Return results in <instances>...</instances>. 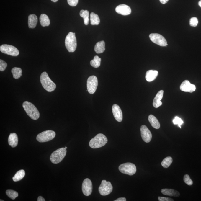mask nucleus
Listing matches in <instances>:
<instances>
[{"label": "nucleus", "instance_id": "f257e3e1", "mask_svg": "<svg viewBox=\"0 0 201 201\" xmlns=\"http://www.w3.org/2000/svg\"><path fill=\"white\" fill-rule=\"evenodd\" d=\"M22 107L27 115L31 119L37 120L39 119L40 114L36 107L31 102L25 101L22 104Z\"/></svg>", "mask_w": 201, "mask_h": 201}, {"label": "nucleus", "instance_id": "f03ea898", "mask_svg": "<svg viewBox=\"0 0 201 201\" xmlns=\"http://www.w3.org/2000/svg\"><path fill=\"white\" fill-rule=\"evenodd\" d=\"M40 82L43 87L48 92H53L56 88V85L50 79L46 72H43L41 73Z\"/></svg>", "mask_w": 201, "mask_h": 201}, {"label": "nucleus", "instance_id": "7ed1b4c3", "mask_svg": "<svg viewBox=\"0 0 201 201\" xmlns=\"http://www.w3.org/2000/svg\"><path fill=\"white\" fill-rule=\"evenodd\" d=\"M108 142L107 138L102 133L97 134L96 136L90 141L89 145L93 149L102 147L104 146Z\"/></svg>", "mask_w": 201, "mask_h": 201}, {"label": "nucleus", "instance_id": "20e7f679", "mask_svg": "<svg viewBox=\"0 0 201 201\" xmlns=\"http://www.w3.org/2000/svg\"><path fill=\"white\" fill-rule=\"evenodd\" d=\"M66 48L69 52H74L77 48V41L75 33L70 32L65 38Z\"/></svg>", "mask_w": 201, "mask_h": 201}, {"label": "nucleus", "instance_id": "39448f33", "mask_svg": "<svg viewBox=\"0 0 201 201\" xmlns=\"http://www.w3.org/2000/svg\"><path fill=\"white\" fill-rule=\"evenodd\" d=\"M67 151L65 148H60L53 152L50 156V160L52 163L57 164L63 160L66 155Z\"/></svg>", "mask_w": 201, "mask_h": 201}, {"label": "nucleus", "instance_id": "423d86ee", "mask_svg": "<svg viewBox=\"0 0 201 201\" xmlns=\"http://www.w3.org/2000/svg\"><path fill=\"white\" fill-rule=\"evenodd\" d=\"M119 169L122 173L129 175H133L136 172V165L130 162L122 164L120 165Z\"/></svg>", "mask_w": 201, "mask_h": 201}, {"label": "nucleus", "instance_id": "0eeeda50", "mask_svg": "<svg viewBox=\"0 0 201 201\" xmlns=\"http://www.w3.org/2000/svg\"><path fill=\"white\" fill-rule=\"evenodd\" d=\"M55 133L53 131H45L38 134L36 139L38 142L41 143L48 142L53 139L55 138Z\"/></svg>", "mask_w": 201, "mask_h": 201}, {"label": "nucleus", "instance_id": "6e6552de", "mask_svg": "<svg viewBox=\"0 0 201 201\" xmlns=\"http://www.w3.org/2000/svg\"><path fill=\"white\" fill-rule=\"evenodd\" d=\"M0 51L2 53L10 55L12 56H17L19 52L17 48L12 45H3L0 46Z\"/></svg>", "mask_w": 201, "mask_h": 201}, {"label": "nucleus", "instance_id": "1a4fd4ad", "mask_svg": "<svg viewBox=\"0 0 201 201\" xmlns=\"http://www.w3.org/2000/svg\"><path fill=\"white\" fill-rule=\"evenodd\" d=\"M113 189L111 182H107L105 180L102 181V183L99 187V192L101 195L103 196H107L112 192Z\"/></svg>", "mask_w": 201, "mask_h": 201}, {"label": "nucleus", "instance_id": "9d476101", "mask_svg": "<svg viewBox=\"0 0 201 201\" xmlns=\"http://www.w3.org/2000/svg\"><path fill=\"white\" fill-rule=\"evenodd\" d=\"M98 85L97 78L95 76H91L88 78L87 81V88L89 93L93 94L96 91Z\"/></svg>", "mask_w": 201, "mask_h": 201}, {"label": "nucleus", "instance_id": "9b49d317", "mask_svg": "<svg viewBox=\"0 0 201 201\" xmlns=\"http://www.w3.org/2000/svg\"><path fill=\"white\" fill-rule=\"evenodd\" d=\"M150 39L154 43L161 46H166L168 45L165 38L162 35L156 33L151 34L149 35Z\"/></svg>", "mask_w": 201, "mask_h": 201}, {"label": "nucleus", "instance_id": "f8f14e48", "mask_svg": "<svg viewBox=\"0 0 201 201\" xmlns=\"http://www.w3.org/2000/svg\"><path fill=\"white\" fill-rule=\"evenodd\" d=\"M83 193L85 196H90L92 191V184L91 180L89 179H86L84 180L82 184Z\"/></svg>", "mask_w": 201, "mask_h": 201}, {"label": "nucleus", "instance_id": "ddd939ff", "mask_svg": "<svg viewBox=\"0 0 201 201\" xmlns=\"http://www.w3.org/2000/svg\"><path fill=\"white\" fill-rule=\"evenodd\" d=\"M140 132L143 140L146 143L150 142L152 138V134L146 125H143L141 126Z\"/></svg>", "mask_w": 201, "mask_h": 201}, {"label": "nucleus", "instance_id": "4468645a", "mask_svg": "<svg viewBox=\"0 0 201 201\" xmlns=\"http://www.w3.org/2000/svg\"><path fill=\"white\" fill-rule=\"evenodd\" d=\"M180 89L181 91L184 92L192 93L196 90V87L195 85L192 84L189 81L186 80L181 84Z\"/></svg>", "mask_w": 201, "mask_h": 201}, {"label": "nucleus", "instance_id": "2eb2a0df", "mask_svg": "<svg viewBox=\"0 0 201 201\" xmlns=\"http://www.w3.org/2000/svg\"><path fill=\"white\" fill-rule=\"evenodd\" d=\"M112 113L115 119L117 122H121L122 120V113L120 107L116 104H115L112 107Z\"/></svg>", "mask_w": 201, "mask_h": 201}, {"label": "nucleus", "instance_id": "dca6fc26", "mask_svg": "<svg viewBox=\"0 0 201 201\" xmlns=\"http://www.w3.org/2000/svg\"><path fill=\"white\" fill-rule=\"evenodd\" d=\"M115 11L118 14L125 16L129 15L132 12L130 7L125 4L118 5L115 8Z\"/></svg>", "mask_w": 201, "mask_h": 201}, {"label": "nucleus", "instance_id": "f3484780", "mask_svg": "<svg viewBox=\"0 0 201 201\" xmlns=\"http://www.w3.org/2000/svg\"><path fill=\"white\" fill-rule=\"evenodd\" d=\"M164 91L161 90L158 92L157 94L154 98L153 105L155 108H158L162 105V102L161 100L163 98Z\"/></svg>", "mask_w": 201, "mask_h": 201}, {"label": "nucleus", "instance_id": "a211bd4d", "mask_svg": "<svg viewBox=\"0 0 201 201\" xmlns=\"http://www.w3.org/2000/svg\"><path fill=\"white\" fill-rule=\"evenodd\" d=\"M18 137L15 133L10 134L8 139V144L12 148H15L17 146L18 144Z\"/></svg>", "mask_w": 201, "mask_h": 201}, {"label": "nucleus", "instance_id": "6ab92c4d", "mask_svg": "<svg viewBox=\"0 0 201 201\" xmlns=\"http://www.w3.org/2000/svg\"><path fill=\"white\" fill-rule=\"evenodd\" d=\"M158 75V71L151 70L147 71L145 75V78L148 82H152L156 79Z\"/></svg>", "mask_w": 201, "mask_h": 201}, {"label": "nucleus", "instance_id": "aec40b11", "mask_svg": "<svg viewBox=\"0 0 201 201\" xmlns=\"http://www.w3.org/2000/svg\"><path fill=\"white\" fill-rule=\"evenodd\" d=\"M162 194L166 196L178 197L180 196V193L179 192L174 189H164L161 190Z\"/></svg>", "mask_w": 201, "mask_h": 201}, {"label": "nucleus", "instance_id": "412c9836", "mask_svg": "<svg viewBox=\"0 0 201 201\" xmlns=\"http://www.w3.org/2000/svg\"><path fill=\"white\" fill-rule=\"evenodd\" d=\"M37 17L35 14H31L28 16V25L30 28H34L37 24Z\"/></svg>", "mask_w": 201, "mask_h": 201}, {"label": "nucleus", "instance_id": "4be33fe9", "mask_svg": "<svg viewBox=\"0 0 201 201\" xmlns=\"http://www.w3.org/2000/svg\"><path fill=\"white\" fill-rule=\"evenodd\" d=\"M148 120L153 128L156 129H159L160 128V124L159 121L153 115H150L148 117Z\"/></svg>", "mask_w": 201, "mask_h": 201}, {"label": "nucleus", "instance_id": "5701e85b", "mask_svg": "<svg viewBox=\"0 0 201 201\" xmlns=\"http://www.w3.org/2000/svg\"><path fill=\"white\" fill-rule=\"evenodd\" d=\"M105 50V42L102 41L97 43L95 45L94 50L97 53H102Z\"/></svg>", "mask_w": 201, "mask_h": 201}, {"label": "nucleus", "instance_id": "b1692460", "mask_svg": "<svg viewBox=\"0 0 201 201\" xmlns=\"http://www.w3.org/2000/svg\"><path fill=\"white\" fill-rule=\"evenodd\" d=\"M40 21L41 26L45 27L50 25V21L48 15L46 14H41L40 17Z\"/></svg>", "mask_w": 201, "mask_h": 201}, {"label": "nucleus", "instance_id": "393cba45", "mask_svg": "<svg viewBox=\"0 0 201 201\" xmlns=\"http://www.w3.org/2000/svg\"><path fill=\"white\" fill-rule=\"evenodd\" d=\"M22 70L19 68L14 67L11 70L13 78L15 79H19L22 76Z\"/></svg>", "mask_w": 201, "mask_h": 201}, {"label": "nucleus", "instance_id": "a878e982", "mask_svg": "<svg viewBox=\"0 0 201 201\" xmlns=\"http://www.w3.org/2000/svg\"><path fill=\"white\" fill-rule=\"evenodd\" d=\"M80 15L84 18V23L85 25H88L89 24V11L82 10L80 12Z\"/></svg>", "mask_w": 201, "mask_h": 201}, {"label": "nucleus", "instance_id": "bb28decb", "mask_svg": "<svg viewBox=\"0 0 201 201\" xmlns=\"http://www.w3.org/2000/svg\"><path fill=\"white\" fill-rule=\"evenodd\" d=\"M25 171L23 169L18 171L13 177V180L14 182H17L21 180L25 176Z\"/></svg>", "mask_w": 201, "mask_h": 201}, {"label": "nucleus", "instance_id": "cd10ccee", "mask_svg": "<svg viewBox=\"0 0 201 201\" xmlns=\"http://www.w3.org/2000/svg\"><path fill=\"white\" fill-rule=\"evenodd\" d=\"M91 24L92 25H98L100 23V19L98 15L94 12L90 14Z\"/></svg>", "mask_w": 201, "mask_h": 201}, {"label": "nucleus", "instance_id": "c85d7f7f", "mask_svg": "<svg viewBox=\"0 0 201 201\" xmlns=\"http://www.w3.org/2000/svg\"><path fill=\"white\" fill-rule=\"evenodd\" d=\"M101 62V58L97 55H96L94 57V59L91 61L90 64L91 66L94 68H98L100 66Z\"/></svg>", "mask_w": 201, "mask_h": 201}, {"label": "nucleus", "instance_id": "c756f323", "mask_svg": "<svg viewBox=\"0 0 201 201\" xmlns=\"http://www.w3.org/2000/svg\"><path fill=\"white\" fill-rule=\"evenodd\" d=\"M172 162H173V159L172 157L170 156L167 157L162 161L161 162L162 166L164 168H169Z\"/></svg>", "mask_w": 201, "mask_h": 201}, {"label": "nucleus", "instance_id": "7c9ffc66", "mask_svg": "<svg viewBox=\"0 0 201 201\" xmlns=\"http://www.w3.org/2000/svg\"><path fill=\"white\" fill-rule=\"evenodd\" d=\"M6 193L8 197L12 200L15 199V198L17 197L18 196V192L15 191L11 190V189L7 190L6 192Z\"/></svg>", "mask_w": 201, "mask_h": 201}, {"label": "nucleus", "instance_id": "2f4dec72", "mask_svg": "<svg viewBox=\"0 0 201 201\" xmlns=\"http://www.w3.org/2000/svg\"><path fill=\"white\" fill-rule=\"evenodd\" d=\"M183 179L185 183L189 186H192L193 184V182L190 179L189 175L186 174L184 175Z\"/></svg>", "mask_w": 201, "mask_h": 201}, {"label": "nucleus", "instance_id": "473e14b6", "mask_svg": "<svg viewBox=\"0 0 201 201\" xmlns=\"http://www.w3.org/2000/svg\"><path fill=\"white\" fill-rule=\"evenodd\" d=\"M173 122L174 125H178V126L181 129V125L183 123V121L182 119L176 116L175 117V119H173Z\"/></svg>", "mask_w": 201, "mask_h": 201}, {"label": "nucleus", "instance_id": "72a5a7b5", "mask_svg": "<svg viewBox=\"0 0 201 201\" xmlns=\"http://www.w3.org/2000/svg\"><path fill=\"white\" fill-rule=\"evenodd\" d=\"M198 24V20L197 18L196 17H192L190 19L189 24L191 26L196 27L197 26Z\"/></svg>", "mask_w": 201, "mask_h": 201}, {"label": "nucleus", "instance_id": "f704fd0d", "mask_svg": "<svg viewBox=\"0 0 201 201\" xmlns=\"http://www.w3.org/2000/svg\"><path fill=\"white\" fill-rule=\"evenodd\" d=\"M7 63L2 59L0 60V71H4L6 69Z\"/></svg>", "mask_w": 201, "mask_h": 201}, {"label": "nucleus", "instance_id": "c9c22d12", "mask_svg": "<svg viewBox=\"0 0 201 201\" xmlns=\"http://www.w3.org/2000/svg\"><path fill=\"white\" fill-rule=\"evenodd\" d=\"M68 4L72 6H76L78 4V0H67Z\"/></svg>", "mask_w": 201, "mask_h": 201}, {"label": "nucleus", "instance_id": "e433bc0d", "mask_svg": "<svg viewBox=\"0 0 201 201\" xmlns=\"http://www.w3.org/2000/svg\"><path fill=\"white\" fill-rule=\"evenodd\" d=\"M158 200L159 201H174L173 199L171 198L164 197H158Z\"/></svg>", "mask_w": 201, "mask_h": 201}, {"label": "nucleus", "instance_id": "4c0bfd02", "mask_svg": "<svg viewBox=\"0 0 201 201\" xmlns=\"http://www.w3.org/2000/svg\"><path fill=\"white\" fill-rule=\"evenodd\" d=\"M126 199L125 197H120L118 198V199L115 200V201H125Z\"/></svg>", "mask_w": 201, "mask_h": 201}, {"label": "nucleus", "instance_id": "58836bf2", "mask_svg": "<svg viewBox=\"0 0 201 201\" xmlns=\"http://www.w3.org/2000/svg\"><path fill=\"white\" fill-rule=\"evenodd\" d=\"M38 201H45V200L42 196H40L38 197L37 199Z\"/></svg>", "mask_w": 201, "mask_h": 201}, {"label": "nucleus", "instance_id": "ea45409f", "mask_svg": "<svg viewBox=\"0 0 201 201\" xmlns=\"http://www.w3.org/2000/svg\"><path fill=\"white\" fill-rule=\"evenodd\" d=\"M161 3L162 4H165L167 3L169 1V0H159Z\"/></svg>", "mask_w": 201, "mask_h": 201}, {"label": "nucleus", "instance_id": "a19ab883", "mask_svg": "<svg viewBox=\"0 0 201 201\" xmlns=\"http://www.w3.org/2000/svg\"><path fill=\"white\" fill-rule=\"evenodd\" d=\"M199 5L201 7V0L199 2Z\"/></svg>", "mask_w": 201, "mask_h": 201}, {"label": "nucleus", "instance_id": "79ce46f5", "mask_svg": "<svg viewBox=\"0 0 201 201\" xmlns=\"http://www.w3.org/2000/svg\"><path fill=\"white\" fill-rule=\"evenodd\" d=\"M51 1L54 2H56L58 1V0H51Z\"/></svg>", "mask_w": 201, "mask_h": 201}, {"label": "nucleus", "instance_id": "37998d69", "mask_svg": "<svg viewBox=\"0 0 201 201\" xmlns=\"http://www.w3.org/2000/svg\"><path fill=\"white\" fill-rule=\"evenodd\" d=\"M65 149H67V148H67V147H65Z\"/></svg>", "mask_w": 201, "mask_h": 201}, {"label": "nucleus", "instance_id": "c03bdc74", "mask_svg": "<svg viewBox=\"0 0 201 201\" xmlns=\"http://www.w3.org/2000/svg\"><path fill=\"white\" fill-rule=\"evenodd\" d=\"M0 201H4V200H0Z\"/></svg>", "mask_w": 201, "mask_h": 201}]
</instances>
